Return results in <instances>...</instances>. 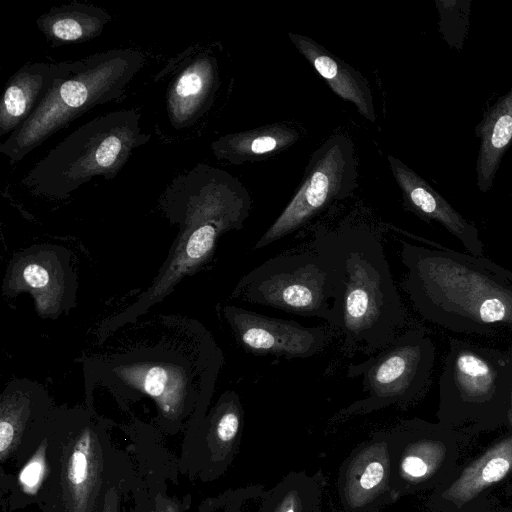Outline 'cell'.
<instances>
[{
	"instance_id": "7a4b0ae2",
	"label": "cell",
	"mask_w": 512,
	"mask_h": 512,
	"mask_svg": "<svg viewBox=\"0 0 512 512\" xmlns=\"http://www.w3.org/2000/svg\"><path fill=\"white\" fill-rule=\"evenodd\" d=\"M159 204L169 222L179 228L176 239L151 286L137 301L101 325L100 343L138 320L185 276L207 264L218 239L229 231L240 230L252 209L251 196L237 177L204 163L175 176Z\"/></svg>"
},
{
	"instance_id": "7402d4cb",
	"label": "cell",
	"mask_w": 512,
	"mask_h": 512,
	"mask_svg": "<svg viewBox=\"0 0 512 512\" xmlns=\"http://www.w3.org/2000/svg\"><path fill=\"white\" fill-rule=\"evenodd\" d=\"M45 390L35 381L15 379L8 383L0 401V456L4 461L16 447L36 402Z\"/></svg>"
},
{
	"instance_id": "8992f818",
	"label": "cell",
	"mask_w": 512,
	"mask_h": 512,
	"mask_svg": "<svg viewBox=\"0 0 512 512\" xmlns=\"http://www.w3.org/2000/svg\"><path fill=\"white\" fill-rule=\"evenodd\" d=\"M140 117L121 109L93 118L52 148L21 184L34 196L65 200L93 177L114 179L133 150L151 138L141 131Z\"/></svg>"
},
{
	"instance_id": "484cf974",
	"label": "cell",
	"mask_w": 512,
	"mask_h": 512,
	"mask_svg": "<svg viewBox=\"0 0 512 512\" xmlns=\"http://www.w3.org/2000/svg\"><path fill=\"white\" fill-rule=\"evenodd\" d=\"M440 31L451 47L461 49L469 26L470 1H436Z\"/></svg>"
},
{
	"instance_id": "7c38bea8",
	"label": "cell",
	"mask_w": 512,
	"mask_h": 512,
	"mask_svg": "<svg viewBox=\"0 0 512 512\" xmlns=\"http://www.w3.org/2000/svg\"><path fill=\"white\" fill-rule=\"evenodd\" d=\"M77 277L71 253L52 245H34L10 260L2 291L9 297L28 292L42 317L58 318L75 305Z\"/></svg>"
},
{
	"instance_id": "603a6c76",
	"label": "cell",
	"mask_w": 512,
	"mask_h": 512,
	"mask_svg": "<svg viewBox=\"0 0 512 512\" xmlns=\"http://www.w3.org/2000/svg\"><path fill=\"white\" fill-rule=\"evenodd\" d=\"M64 471L65 488L77 509H86L98 481L96 438L90 427L81 430L73 443Z\"/></svg>"
},
{
	"instance_id": "30bf717a",
	"label": "cell",
	"mask_w": 512,
	"mask_h": 512,
	"mask_svg": "<svg viewBox=\"0 0 512 512\" xmlns=\"http://www.w3.org/2000/svg\"><path fill=\"white\" fill-rule=\"evenodd\" d=\"M357 159L352 140L334 134L311 155L296 193L253 247V251L298 230L326 206L357 188Z\"/></svg>"
},
{
	"instance_id": "ffe728a7",
	"label": "cell",
	"mask_w": 512,
	"mask_h": 512,
	"mask_svg": "<svg viewBox=\"0 0 512 512\" xmlns=\"http://www.w3.org/2000/svg\"><path fill=\"white\" fill-rule=\"evenodd\" d=\"M112 16L103 8L71 2L52 7L36 24L53 48L90 41L102 34Z\"/></svg>"
},
{
	"instance_id": "d4e9b609",
	"label": "cell",
	"mask_w": 512,
	"mask_h": 512,
	"mask_svg": "<svg viewBox=\"0 0 512 512\" xmlns=\"http://www.w3.org/2000/svg\"><path fill=\"white\" fill-rule=\"evenodd\" d=\"M321 490L314 478L291 473L265 497L258 512H320Z\"/></svg>"
},
{
	"instance_id": "ac0fdd59",
	"label": "cell",
	"mask_w": 512,
	"mask_h": 512,
	"mask_svg": "<svg viewBox=\"0 0 512 512\" xmlns=\"http://www.w3.org/2000/svg\"><path fill=\"white\" fill-rule=\"evenodd\" d=\"M288 36L339 97L354 104L361 116L375 122L372 89L363 75L310 37L291 32Z\"/></svg>"
},
{
	"instance_id": "8fae6325",
	"label": "cell",
	"mask_w": 512,
	"mask_h": 512,
	"mask_svg": "<svg viewBox=\"0 0 512 512\" xmlns=\"http://www.w3.org/2000/svg\"><path fill=\"white\" fill-rule=\"evenodd\" d=\"M391 496L433 491L459 465L466 446L452 429L419 418L404 420L386 435Z\"/></svg>"
},
{
	"instance_id": "cb8c5ba5",
	"label": "cell",
	"mask_w": 512,
	"mask_h": 512,
	"mask_svg": "<svg viewBox=\"0 0 512 512\" xmlns=\"http://www.w3.org/2000/svg\"><path fill=\"white\" fill-rule=\"evenodd\" d=\"M356 463L358 471L348 479L351 480L348 485L351 504H366L383 488L390 491V457L386 435L361 451Z\"/></svg>"
},
{
	"instance_id": "e0dca14e",
	"label": "cell",
	"mask_w": 512,
	"mask_h": 512,
	"mask_svg": "<svg viewBox=\"0 0 512 512\" xmlns=\"http://www.w3.org/2000/svg\"><path fill=\"white\" fill-rule=\"evenodd\" d=\"M218 86L215 57L203 53L186 64L167 89V113L172 127L181 130L196 123L212 106Z\"/></svg>"
},
{
	"instance_id": "f546056e",
	"label": "cell",
	"mask_w": 512,
	"mask_h": 512,
	"mask_svg": "<svg viewBox=\"0 0 512 512\" xmlns=\"http://www.w3.org/2000/svg\"><path fill=\"white\" fill-rule=\"evenodd\" d=\"M507 426H509V428L512 431V395H511L510 408H509V412H508Z\"/></svg>"
},
{
	"instance_id": "6da1fadb",
	"label": "cell",
	"mask_w": 512,
	"mask_h": 512,
	"mask_svg": "<svg viewBox=\"0 0 512 512\" xmlns=\"http://www.w3.org/2000/svg\"><path fill=\"white\" fill-rule=\"evenodd\" d=\"M402 287L425 320L512 350V271L443 246L402 242Z\"/></svg>"
},
{
	"instance_id": "5bb4252c",
	"label": "cell",
	"mask_w": 512,
	"mask_h": 512,
	"mask_svg": "<svg viewBox=\"0 0 512 512\" xmlns=\"http://www.w3.org/2000/svg\"><path fill=\"white\" fill-rule=\"evenodd\" d=\"M512 474V432L477 457L458 465L427 501L428 512H463Z\"/></svg>"
},
{
	"instance_id": "44dd1931",
	"label": "cell",
	"mask_w": 512,
	"mask_h": 512,
	"mask_svg": "<svg viewBox=\"0 0 512 512\" xmlns=\"http://www.w3.org/2000/svg\"><path fill=\"white\" fill-rule=\"evenodd\" d=\"M301 137L288 123H274L251 130L230 133L211 143L214 156L231 164L259 161L293 145Z\"/></svg>"
},
{
	"instance_id": "4fadbf2b",
	"label": "cell",
	"mask_w": 512,
	"mask_h": 512,
	"mask_svg": "<svg viewBox=\"0 0 512 512\" xmlns=\"http://www.w3.org/2000/svg\"><path fill=\"white\" fill-rule=\"evenodd\" d=\"M221 313L237 343L257 355L309 358L322 351L331 336L326 327H306L234 305L222 306Z\"/></svg>"
},
{
	"instance_id": "ba28073f",
	"label": "cell",
	"mask_w": 512,
	"mask_h": 512,
	"mask_svg": "<svg viewBox=\"0 0 512 512\" xmlns=\"http://www.w3.org/2000/svg\"><path fill=\"white\" fill-rule=\"evenodd\" d=\"M231 298L340 326L334 277L313 250L266 260L238 281Z\"/></svg>"
},
{
	"instance_id": "9c48e42d",
	"label": "cell",
	"mask_w": 512,
	"mask_h": 512,
	"mask_svg": "<svg viewBox=\"0 0 512 512\" xmlns=\"http://www.w3.org/2000/svg\"><path fill=\"white\" fill-rule=\"evenodd\" d=\"M435 362V346L423 329H409L365 361L350 364L347 376L361 377L367 396L341 412L367 413L383 407L409 406L427 393Z\"/></svg>"
},
{
	"instance_id": "83f0119b",
	"label": "cell",
	"mask_w": 512,
	"mask_h": 512,
	"mask_svg": "<svg viewBox=\"0 0 512 512\" xmlns=\"http://www.w3.org/2000/svg\"><path fill=\"white\" fill-rule=\"evenodd\" d=\"M463 512H512V505L503 504L489 492L470 504Z\"/></svg>"
},
{
	"instance_id": "5b68a950",
	"label": "cell",
	"mask_w": 512,
	"mask_h": 512,
	"mask_svg": "<svg viewBox=\"0 0 512 512\" xmlns=\"http://www.w3.org/2000/svg\"><path fill=\"white\" fill-rule=\"evenodd\" d=\"M511 395L512 350L450 338L439 379V423L467 447L507 426Z\"/></svg>"
},
{
	"instance_id": "4316f807",
	"label": "cell",
	"mask_w": 512,
	"mask_h": 512,
	"mask_svg": "<svg viewBox=\"0 0 512 512\" xmlns=\"http://www.w3.org/2000/svg\"><path fill=\"white\" fill-rule=\"evenodd\" d=\"M45 448L39 449L20 473V482L25 488H36L42 480L45 469Z\"/></svg>"
},
{
	"instance_id": "52a82bcc",
	"label": "cell",
	"mask_w": 512,
	"mask_h": 512,
	"mask_svg": "<svg viewBox=\"0 0 512 512\" xmlns=\"http://www.w3.org/2000/svg\"><path fill=\"white\" fill-rule=\"evenodd\" d=\"M144 63V54L130 48L110 49L80 59L71 75L58 82L0 145V152L10 164L20 162L91 108L121 98Z\"/></svg>"
},
{
	"instance_id": "3957f363",
	"label": "cell",
	"mask_w": 512,
	"mask_h": 512,
	"mask_svg": "<svg viewBox=\"0 0 512 512\" xmlns=\"http://www.w3.org/2000/svg\"><path fill=\"white\" fill-rule=\"evenodd\" d=\"M144 340L88 358L86 379L149 396L168 416L179 414L191 398L209 400L224 356L201 323L164 316L157 341Z\"/></svg>"
},
{
	"instance_id": "9a60e30c",
	"label": "cell",
	"mask_w": 512,
	"mask_h": 512,
	"mask_svg": "<svg viewBox=\"0 0 512 512\" xmlns=\"http://www.w3.org/2000/svg\"><path fill=\"white\" fill-rule=\"evenodd\" d=\"M387 160L402 192L404 207L427 223L440 224L470 254L483 256L484 245L478 228L400 159L388 155Z\"/></svg>"
},
{
	"instance_id": "d6986e66",
	"label": "cell",
	"mask_w": 512,
	"mask_h": 512,
	"mask_svg": "<svg viewBox=\"0 0 512 512\" xmlns=\"http://www.w3.org/2000/svg\"><path fill=\"white\" fill-rule=\"evenodd\" d=\"M475 135L479 138L476 184L486 193L493 187L502 158L512 144V88L484 113Z\"/></svg>"
},
{
	"instance_id": "2e32d148",
	"label": "cell",
	"mask_w": 512,
	"mask_h": 512,
	"mask_svg": "<svg viewBox=\"0 0 512 512\" xmlns=\"http://www.w3.org/2000/svg\"><path fill=\"white\" fill-rule=\"evenodd\" d=\"M80 60L26 63L7 81L0 100V137L11 135Z\"/></svg>"
},
{
	"instance_id": "f1b7e54d",
	"label": "cell",
	"mask_w": 512,
	"mask_h": 512,
	"mask_svg": "<svg viewBox=\"0 0 512 512\" xmlns=\"http://www.w3.org/2000/svg\"><path fill=\"white\" fill-rule=\"evenodd\" d=\"M155 511L156 512H180L178 504L162 495H157L155 498Z\"/></svg>"
},
{
	"instance_id": "277c9868",
	"label": "cell",
	"mask_w": 512,
	"mask_h": 512,
	"mask_svg": "<svg viewBox=\"0 0 512 512\" xmlns=\"http://www.w3.org/2000/svg\"><path fill=\"white\" fill-rule=\"evenodd\" d=\"M311 248L329 267L336 287L346 353L374 354L397 336L406 311L380 240L364 227H318Z\"/></svg>"
}]
</instances>
